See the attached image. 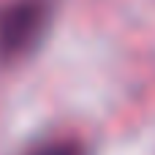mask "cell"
<instances>
[{"label": "cell", "mask_w": 155, "mask_h": 155, "mask_svg": "<svg viewBox=\"0 0 155 155\" xmlns=\"http://www.w3.org/2000/svg\"><path fill=\"white\" fill-rule=\"evenodd\" d=\"M52 22V0L0 3V60L11 63L38 46Z\"/></svg>", "instance_id": "cell-1"}, {"label": "cell", "mask_w": 155, "mask_h": 155, "mask_svg": "<svg viewBox=\"0 0 155 155\" xmlns=\"http://www.w3.org/2000/svg\"><path fill=\"white\" fill-rule=\"evenodd\" d=\"M25 155H87V147L79 139L57 136V139H46V142L35 144L30 153H25Z\"/></svg>", "instance_id": "cell-2"}]
</instances>
